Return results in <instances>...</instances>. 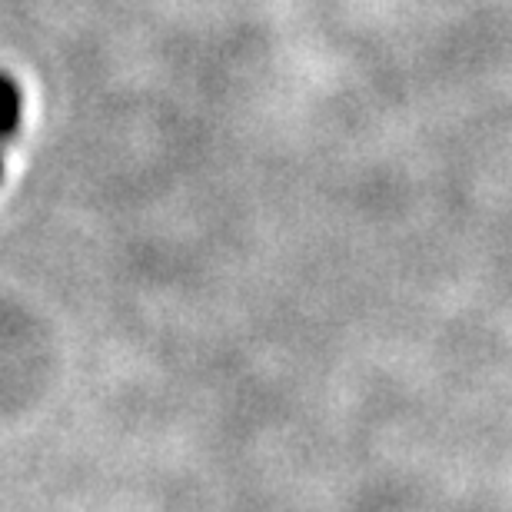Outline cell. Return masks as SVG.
I'll use <instances>...</instances> for the list:
<instances>
[{"instance_id": "obj_1", "label": "cell", "mask_w": 512, "mask_h": 512, "mask_svg": "<svg viewBox=\"0 0 512 512\" xmlns=\"http://www.w3.org/2000/svg\"><path fill=\"white\" fill-rule=\"evenodd\" d=\"M20 124V90L10 77L0 74V140L14 137Z\"/></svg>"}, {"instance_id": "obj_2", "label": "cell", "mask_w": 512, "mask_h": 512, "mask_svg": "<svg viewBox=\"0 0 512 512\" xmlns=\"http://www.w3.org/2000/svg\"><path fill=\"white\" fill-rule=\"evenodd\" d=\"M0 177H4V160H0Z\"/></svg>"}]
</instances>
